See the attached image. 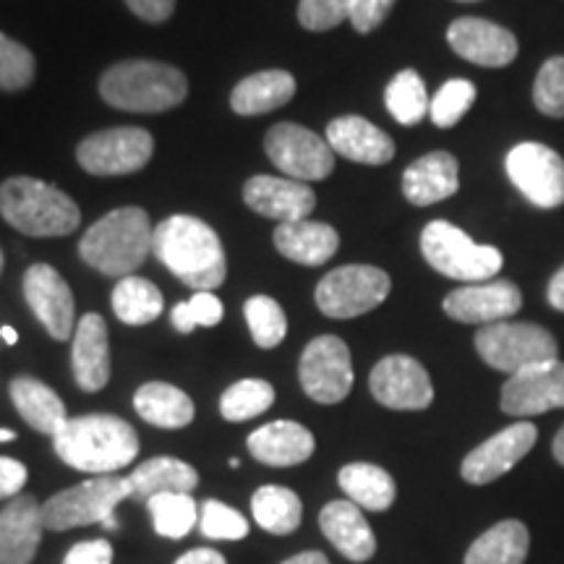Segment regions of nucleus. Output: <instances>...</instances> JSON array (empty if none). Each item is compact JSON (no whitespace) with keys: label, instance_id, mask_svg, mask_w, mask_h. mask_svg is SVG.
Returning <instances> with one entry per match:
<instances>
[{"label":"nucleus","instance_id":"ea45409f","mask_svg":"<svg viewBox=\"0 0 564 564\" xmlns=\"http://www.w3.org/2000/svg\"><path fill=\"white\" fill-rule=\"evenodd\" d=\"M474 102H476L474 82L449 79L444 82L440 91L432 97L429 116H432L434 126H440V129H453V126L463 121L465 112L474 108Z\"/></svg>","mask_w":564,"mask_h":564},{"label":"nucleus","instance_id":"f8f14e48","mask_svg":"<svg viewBox=\"0 0 564 564\" xmlns=\"http://www.w3.org/2000/svg\"><path fill=\"white\" fill-rule=\"evenodd\" d=\"M154 139L150 131L123 126V129L97 131L76 150V160L91 175H129L152 160Z\"/></svg>","mask_w":564,"mask_h":564},{"label":"nucleus","instance_id":"a18cd8bd","mask_svg":"<svg viewBox=\"0 0 564 564\" xmlns=\"http://www.w3.org/2000/svg\"><path fill=\"white\" fill-rule=\"evenodd\" d=\"M352 0H301L299 21L308 32H327L350 19Z\"/></svg>","mask_w":564,"mask_h":564},{"label":"nucleus","instance_id":"79ce46f5","mask_svg":"<svg viewBox=\"0 0 564 564\" xmlns=\"http://www.w3.org/2000/svg\"><path fill=\"white\" fill-rule=\"evenodd\" d=\"M533 105L546 118H564V55H554L539 68L533 82Z\"/></svg>","mask_w":564,"mask_h":564},{"label":"nucleus","instance_id":"412c9836","mask_svg":"<svg viewBox=\"0 0 564 564\" xmlns=\"http://www.w3.org/2000/svg\"><path fill=\"white\" fill-rule=\"evenodd\" d=\"M45 520L32 494H19L0 510V564H30L37 554Z\"/></svg>","mask_w":564,"mask_h":564},{"label":"nucleus","instance_id":"e433bc0d","mask_svg":"<svg viewBox=\"0 0 564 564\" xmlns=\"http://www.w3.org/2000/svg\"><path fill=\"white\" fill-rule=\"evenodd\" d=\"M152 525L162 539H183L199 523V510L192 494H158L150 502Z\"/></svg>","mask_w":564,"mask_h":564},{"label":"nucleus","instance_id":"1a4fd4ad","mask_svg":"<svg viewBox=\"0 0 564 564\" xmlns=\"http://www.w3.org/2000/svg\"><path fill=\"white\" fill-rule=\"evenodd\" d=\"M392 291L390 274L371 264H345L316 285V306L329 319H352L382 306Z\"/></svg>","mask_w":564,"mask_h":564},{"label":"nucleus","instance_id":"f704fd0d","mask_svg":"<svg viewBox=\"0 0 564 564\" xmlns=\"http://www.w3.org/2000/svg\"><path fill=\"white\" fill-rule=\"evenodd\" d=\"M253 520L272 535H288L301 525L303 505L299 494L285 486H262L251 497Z\"/></svg>","mask_w":564,"mask_h":564},{"label":"nucleus","instance_id":"603ef678","mask_svg":"<svg viewBox=\"0 0 564 564\" xmlns=\"http://www.w3.org/2000/svg\"><path fill=\"white\" fill-rule=\"evenodd\" d=\"M175 564H228V562H225V556L220 552H215V549H192V552L183 554Z\"/></svg>","mask_w":564,"mask_h":564},{"label":"nucleus","instance_id":"c9c22d12","mask_svg":"<svg viewBox=\"0 0 564 564\" xmlns=\"http://www.w3.org/2000/svg\"><path fill=\"white\" fill-rule=\"evenodd\" d=\"M384 102L387 110L392 112V118L400 126H419L429 116V108H432V97H429L426 84H423V79L413 68L400 70L387 84Z\"/></svg>","mask_w":564,"mask_h":564},{"label":"nucleus","instance_id":"49530a36","mask_svg":"<svg viewBox=\"0 0 564 564\" xmlns=\"http://www.w3.org/2000/svg\"><path fill=\"white\" fill-rule=\"evenodd\" d=\"M392 6L394 0H352V11H350L352 30L361 34L373 32L387 17H390Z\"/></svg>","mask_w":564,"mask_h":564},{"label":"nucleus","instance_id":"7ed1b4c3","mask_svg":"<svg viewBox=\"0 0 564 564\" xmlns=\"http://www.w3.org/2000/svg\"><path fill=\"white\" fill-rule=\"evenodd\" d=\"M154 228L139 207L112 209L82 236L79 257L108 278H129L147 262Z\"/></svg>","mask_w":564,"mask_h":564},{"label":"nucleus","instance_id":"4468645a","mask_svg":"<svg viewBox=\"0 0 564 564\" xmlns=\"http://www.w3.org/2000/svg\"><path fill=\"white\" fill-rule=\"evenodd\" d=\"M377 403L392 411H423L432 405L434 387L423 366L411 356H387L369 377Z\"/></svg>","mask_w":564,"mask_h":564},{"label":"nucleus","instance_id":"09e8293b","mask_svg":"<svg viewBox=\"0 0 564 564\" xmlns=\"http://www.w3.org/2000/svg\"><path fill=\"white\" fill-rule=\"evenodd\" d=\"M26 465L13 460V457L0 455V499L19 497L26 484Z\"/></svg>","mask_w":564,"mask_h":564},{"label":"nucleus","instance_id":"2f4dec72","mask_svg":"<svg viewBox=\"0 0 564 564\" xmlns=\"http://www.w3.org/2000/svg\"><path fill=\"white\" fill-rule=\"evenodd\" d=\"M531 535L520 520H502L470 544L465 564H523Z\"/></svg>","mask_w":564,"mask_h":564},{"label":"nucleus","instance_id":"5701e85b","mask_svg":"<svg viewBox=\"0 0 564 564\" xmlns=\"http://www.w3.org/2000/svg\"><path fill=\"white\" fill-rule=\"evenodd\" d=\"M324 139L329 141L335 154L350 162H361V165H387L394 158V141L390 133L361 116L335 118L327 126Z\"/></svg>","mask_w":564,"mask_h":564},{"label":"nucleus","instance_id":"aec40b11","mask_svg":"<svg viewBox=\"0 0 564 564\" xmlns=\"http://www.w3.org/2000/svg\"><path fill=\"white\" fill-rule=\"evenodd\" d=\"M243 202L257 215L278 223L308 220L316 207V194L312 186L293 178H274V175H253L243 186Z\"/></svg>","mask_w":564,"mask_h":564},{"label":"nucleus","instance_id":"dca6fc26","mask_svg":"<svg viewBox=\"0 0 564 564\" xmlns=\"http://www.w3.org/2000/svg\"><path fill=\"white\" fill-rule=\"evenodd\" d=\"M523 308V293L512 280H486L457 288L444 299V314L463 324L507 322Z\"/></svg>","mask_w":564,"mask_h":564},{"label":"nucleus","instance_id":"a211bd4d","mask_svg":"<svg viewBox=\"0 0 564 564\" xmlns=\"http://www.w3.org/2000/svg\"><path fill=\"white\" fill-rule=\"evenodd\" d=\"M24 299L47 335L68 340L74 335V293L51 264H32L24 272Z\"/></svg>","mask_w":564,"mask_h":564},{"label":"nucleus","instance_id":"c85d7f7f","mask_svg":"<svg viewBox=\"0 0 564 564\" xmlns=\"http://www.w3.org/2000/svg\"><path fill=\"white\" fill-rule=\"evenodd\" d=\"M295 79L288 70H259L236 84L230 95V108L238 116H264L293 100Z\"/></svg>","mask_w":564,"mask_h":564},{"label":"nucleus","instance_id":"f03ea898","mask_svg":"<svg viewBox=\"0 0 564 564\" xmlns=\"http://www.w3.org/2000/svg\"><path fill=\"white\" fill-rule=\"evenodd\" d=\"M53 444L63 463L95 476L118 474L139 455V434L131 423L108 413L68 419Z\"/></svg>","mask_w":564,"mask_h":564},{"label":"nucleus","instance_id":"ddd939ff","mask_svg":"<svg viewBox=\"0 0 564 564\" xmlns=\"http://www.w3.org/2000/svg\"><path fill=\"white\" fill-rule=\"evenodd\" d=\"M299 377L301 387L316 403H343L352 390V364L348 345L335 335L316 337L303 350Z\"/></svg>","mask_w":564,"mask_h":564},{"label":"nucleus","instance_id":"f257e3e1","mask_svg":"<svg viewBox=\"0 0 564 564\" xmlns=\"http://www.w3.org/2000/svg\"><path fill=\"white\" fill-rule=\"evenodd\" d=\"M152 253L196 293L215 291L228 274L220 236L199 217L173 215L162 220L154 228Z\"/></svg>","mask_w":564,"mask_h":564},{"label":"nucleus","instance_id":"864d4df0","mask_svg":"<svg viewBox=\"0 0 564 564\" xmlns=\"http://www.w3.org/2000/svg\"><path fill=\"white\" fill-rule=\"evenodd\" d=\"M282 564H329V560L322 552H303V554L291 556V560Z\"/></svg>","mask_w":564,"mask_h":564},{"label":"nucleus","instance_id":"393cba45","mask_svg":"<svg viewBox=\"0 0 564 564\" xmlns=\"http://www.w3.org/2000/svg\"><path fill=\"white\" fill-rule=\"evenodd\" d=\"M314 434L295 421H272L249 436V453L272 468H291L314 455Z\"/></svg>","mask_w":564,"mask_h":564},{"label":"nucleus","instance_id":"2eb2a0df","mask_svg":"<svg viewBox=\"0 0 564 564\" xmlns=\"http://www.w3.org/2000/svg\"><path fill=\"white\" fill-rule=\"evenodd\" d=\"M535 440H539V429L531 421L512 423V426L494 434L491 440L478 444L474 453H468V457L463 460L460 474L465 481L474 486L497 481V478L510 474L514 465L531 453Z\"/></svg>","mask_w":564,"mask_h":564},{"label":"nucleus","instance_id":"a19ab883","mask_svg":"<svg viewBox=\"0 0 564 564\" xmlns=\"http://www.w3.org/2000/svg\"><path fill=\"white\" fill-rule=\"evenodd\" d=\"M37 61L30 47L0 32V91H21L34 82Z\"/></svg>","mask_w":564,"mask_h":564},{"label":"nucleus","instance_id":"473e14b6","mask_svg":"<svg viewBox=\"0 0 564 564\" xmlns=\"http://www.w3.org/2000/svg\"><path fill=\"white\" fill-rule=\"evenodd\" d=\"M340 489L348 494L352 505H358L361 510L371 512H384L390 510L394 502V478L387 474L384 468L371 463H350L345 465L337 476Z\"/></svg>","mask_w":564,"mask_h":564},{"label":"nucleus","instance_id":"b1692460","mask_svg":"<svg viewBox=\"0 0 564 564\" xmlns=\"http://www.w3.org/2000/svg\"><path fill=\"white\" fill-rule=\"evenodd\" d=\"M460 188V165L449 152L423 154L405 167L403 173V194L415 207H432Z\"/></svg>","mask_w":564,"mask_h":564},{"label":"nucleus","instance_id":"6e6552de","mask_svg":"<svg viewBox=\"0 0 564 564\" xmlns=\"http://www.w3.org/2000/svg\"><path fill=\"white\" fill-rule=\"evenodd\" d=\"M476 350L491 369L518 373L528 366L560 358L556 340L549 329L533 322H497L486 324L476 333Z\"/></svg>","mask_w":564,"mask_h":564},{"label":"nucleus","instance_id":"cd10ccee","mask_svg":"<svg viewBox=\"0 0 564 564\" xmlns=\"http://www.w3.org/2000/svg\"><path fill=\"white\" fill-rule=\"evenodd\" d=\"M11 403L17 405L21 419H24L34 432L55 436L66 426L68 413L63 400L45 382L34 377H17L11 382Z\"/></svg>","mask_w":564,"mask_h":564},{"label":"nucleus","instance_id":"423d86ee","mask_svg":"<svg viewBox=\"0 0 564 564\" xmlns=\"http://www.w3.org/2000/svg\"><path fill=\"white\" fill-rule=\"evenodd\" d=\"M421 253L432 270L468 285L494 280L505 267L502 251L476 243L468 232L447 220H432L423 228Z\"/></svg>","mask_w":564,"mask_h":564},{"label":"nucleus","instance_id":"9b49d317","mask_svg":"<svg viewBox=\"0 0 564 564\" xmlns=\"http://www.w3.org/2000/svg\"><path fill=\"white\" fill-rule=\"evenodd\" d=\"M267 158L293 181H324L335 171V152L327 139L299 123H278L264 137Z\"/></svg>","mask_w":564,"mask_h":564},{"label":"nucleus","instance_id":"de8ad7c7","mask_svg":"<svg viewBox=\"0 0 564 564\" xmlns=\"http://www.w3.org/2000/svg\"><path fill=\"white\" fill-rule=\"evenodd\" d=\"M63 564H112V546L110 541L95 539V541H82L66 554Z\"/></svg>","mask_w":564,"mask_h":564},{"label":"nucleus","instance_id":"4be33fe9","mask_svg":"<svg viewBox=\"0 0 564 564\" xmlns=\"http://www.w3.org/2000/svg\"><path fill=\"white\" fill-rule=\"evenodd\" d=\"M70 364H74L76 384L84 392H100L110 382L108 324L100 314H84L76 324Z\"/></svg>","mask_w":564,"mask_h":564},{"label":"nucleus","instance_id":"9d476101","mask_svg":"<svg viewBox=\"0 0 564 564\" xmlns=\"http://www.w3.org/2000/svg\"><path fill=\"white\" fill-rule=\"evenodd\" d=\"M507 178L533 207L556 209L564 204V160L552 147L520 141L507 152Z\"/></svg>","mask_w":564,"mask_h":564},{"label":"nucleus","instance_id":"7c9ffc66","mask_svg":"<svg viewBox=\"0 0 564 564\" xmlns=\"http://www.w3.org/2000/svg\"><path fill=\"white\" fill-rule=\"evenodd\" d=\"M133 408L147 423L160 429H183L194 421V400L178 387L150 382L133 394Z\"/></svg>","mask_w":564,"mask_h":564},{"label":"nucleus","instance_id":"c756f323","mask_svg":"<svg viewBox=\"0 0 564 564\" xmlns=\"http://www.w3.org/2000/svg\"><path fill=\"white\" fill-rule=\"evenodd\" d=\"M126 478H129L131 499H144V502H150L158 494H192L199 484L194 465L178 457H152Z\"/></svg>","mask_w":564,"mask_h":564},{"label":"nucleus","instance_id":"5fc2aeb1","mask_svg":"<svg viewBox=\"0 0 564 564\" xmlns=\"http://www.w3.org/2000/svg\"><path fill=\"white\" fill-rule=\"evenodd\" d=\"M554 457L556 463L564 465V426L560 429V434L554 436Z\"/></svg>","mask_w":564,"mask_h":564},{"label":"nucleus","instance_id":"4d7b16f0","mask_svg":"<svg viewBox=\"0 0 564 564\" xmlns=\"http://www.w3.org/2000/svg\"><path fill=\"white\" fill-rule=\"evenodd\" d=\"M17 440V432H11V429H0V442H13Z\"/></svg>","mask_w":564,"mask_h":564},{"label":"nucleus","instance_id":"6ab92c4d","mask_svg":"<svg viewBox=\"0 0 564 564\" xmlns=\"http://www.w3.org/2000/svg\"><path fill=\"white\" fill-rule=\"evenodd\" d=\"M447 42L463 61L484 68H505L518 58L514 34L486 19L463 17L453 21L447 30Z\"/></svg>","mask_w":564,"mask_h":564},{"label":"nucleus","instance_id":"39448f33","mask_svg":"<svg viewBox=\"0 0 564 564\" xmlns=\"http://www.w3.org/2000/svg\"><path fill=\"white\" fill-rule=\"evenodd\" d=\"M100 95L110 108L126 112H165L186 100L188 82L167 63L123 61L105 70Z\"/></svg>","mask_w":564,"mask_h":564},{"label":"nucleus","instance_id":"bb28decb","mask_svg":"<svg viewBox=\"0 0 564 564\" xmlns=\"http://www.w3.org/2000/svg\"><path fill=\"white\" fill-rule=\"evenodd\" d=\"M274 249L295 264L319 267L327 264L340 249V236L327 223H280L274 230Z\"/></svg>","mask_w":564,"mask_h":564},{"label":"nucleus","instance_id":"0eeeda50","mask_svg":"<svg viewBox=\"0 0 564 564\" xmlns=\"http://www.w3.org/2000/svg\"><path fill=\"white\" fill-rule=\"evenodd\" d=\"M123 499H131L129 478L121 476H97L66 491L53 494L42 505V520L47 531H70L100 523L108 531H116V510Z\"/></svg>","mask_w":564,"mask_h":564},{"label":"nucleus","instance_id":"c03bdc74","mask_svg":"<svg viewBox=\"0 0 564 564\" xmlns=\"http://www.w3.org/2000/svg\"><path fill=\"white\" fill-rule=\"evenodd\" d=\"M199 523L202 533L215 541H238L249 533V520L238 510H232V507L217 502V499L204 502Z\"/></svg>","mask_w":564,"mask_h":564},{"label":"nucleus","instance_id":"4c0bfd02","mask_svg":"<svg viewBox=\"0 0 564 564\" xmlns=\"http://www.w3.org/2000/svg\"><path fill=\"white\" fill-rule=\"evenodd\" d=\"M274 403V390L264 379H241L220 398V413L225 421L241 423L249 419H257L264 411H270Z\"/></svg>","mask_w":564,"mask_h":564},{"label":"nucleus","instance_id":"a878e982","mask_svg":"<svg viewBox=\"0 0 564 564\" xmlns=\"http://www.w3.org/2000/svg\"><path fill=\"white\" fill-rule=\"evenodd\" d=\"M322 533L343 556L350 562H366L377 552V539H373L371 525L366 523L361 507L352 505L350 499H337L329 502L319 514Z\"/></svg>","mask_w":564,"mask_h":564},{"label":"nucleus","instance_id":"6e6d98bb","mask_svg":"<svg viewBox=\"0 0 564 564\" xmlns=\"http://www.w3.org/2000/svg\"><path fill=\"white\" fill-rule=\"evenodd\" d=\"M0 337H3V340L9 343V345H17V340H19L17 329L9 327V324H6V327H0Z\"/></svg>","mask_w":564,"mask_h":564},{"label":"nucleus","instance_id":"37998d69","mask_svg":"<svg viewBox=\"0 0 564 564\" xmlns=\"http://www.w3.org/2000/svg\"><path fill=\"white\" fill-rule=\"evenodd\" d=\"M223 314V301L217 299V295H212L209 291H199L194 299L173 306L171 322L181 335H188L194 333L196 327H215V324H220Z\"/></svg>","mask_w":564,"mask_h":564},{"label":"nucleus","instance_id":"8fccbe9b","mask_svg":"<svg viewBox=\"0 0 564 564\" xmlns=\"http://www.w3.org/2000/svg\"><path fill=\"white\" fill-rule=\"evenodd\" d=\"M131 13H137L139 19L150 21V24H160L167 21L175 11V0H126Z\"/></svg>","mask_w":564,"mask_h":564},{"label":"nucleus","instance_id":"58836bf2","mask_svg":"<svg viewBox=\"0 0 564 564\" xmlns=\"http://www.w3.org/2000/svg\"><path fill=\"white\" fill-rule=\"evenodd\" d=\"M246 322H249L251 337L259 348L272 350L285 340L288 335V319L282 306L270 295H253L246 301Z\"/></svg>","mask_w":564,"mask_h":564},{"label":"nucleus","instance_id":"13d9d810","mask_svg":"<svg viewBox=\"0 0 564 564\" xmlns=\"http://www.w3.org/2000/svg\"><path fill=\"white\" fill-rule=\"evenodd\" d=\"M0 272H3V251H0Z\"/></svg>","mask_w":564,"mask_h":564},{"label":"nucleus","instance_id":"72a5a7b5","mask_svg":"<svg viewBox=\"0 0 564 564\" xmlns=\"http://www.w3.org/2000/svg\"><path fill=\"white\" fill-rule=\"evenodd\" d=\"M162 293L158 285H152L150 280L139 278V274H129V278L118 280L116 291H112V312L123 324L131 327H141V324H150L162 314Z\"/></svg>","mask_w":564,"mask_h":564},{"label":"nucleus","instance_id":"3c124183","mask_svg":"<svg viewBox=\"0 0 564 564\" xmlns=\"http://www.w3.org/2000/svg\"><path fill=\"white\" fill-rule=\"evenodd\" d=\"M546 301H549V306L564 314V264L560 267V270L554 272V278L549 280Z\"/></svg>","mask_w":564,"mask_h":564},{"label":"nucleus","instance_id":"20e7f679","mask_svg":"<svg viewBox=\"0 0 564 564\" xmlns=\"http://www.w3.org/2000/svg\"><path fill=\"white\" fill-rule=\"evenodd\" d=\"M0 217L32 238L70 236L82 223V212L68 194L30 175L0 183Z\"/></svg>","mask_w":564,"mask_h":564},{"label":"nucleus","instance_id":"bf43d9fd","mask_svg":"<svg viewBox=\"0 0 564 564\" xmlns=\"http://www.w3.org/2000/svg\"><path fill=\"white\" fill-rule=\"evenodd\" d=\"M457 3H478V0H457Z\"/></svg>","mask_w":564,"mask_h":564},{"label":"nucleus","instance_id":"f3484780","mask_svg":"<svg viewBox=\"0 0 564 564\" xmlns=\"http://www.w3.org/2000/svg\"><path fill=\"white\" fill-rule=\"evenodd\" d=\"M564 408V364L560 358L512 373L502 387L507 415H541Z\"/></svg>","mask_w":564,"mask_h":564}]
</instances>
